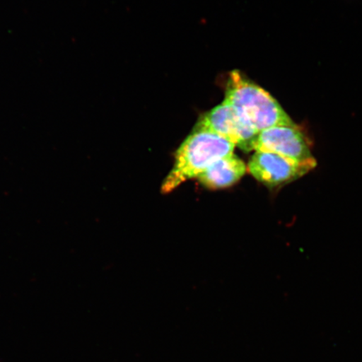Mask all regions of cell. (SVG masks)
I'll return each mask as SVG.
<instances>
[{
    "mask_svg": "<svg viewBox=\"0 0 362 362\" xmlns=\"http://www.w3.org/2000/svg\"><path fill=\"white\" fill-rule=\"evenodd\" d=\"M224 103L257 133L275 126H296L269 93L243 78L238 71L230 75Z\"/></svg>",
    "mask_w": 362,
    "mask_h": 362,
    "instance_id": "1",
    "label": "cell"
},
{
    "mask_svg": "<svg viewBox=\"0 0 362 362\" xmlns=\"http://www.w3.org/2000/svg\"><path fill=\"white\" fill-rule=\"evenodd\" d=\"M246 171L244 162L233 155L214 163L197 179L207 188L223 189L238 182Z\"/></svg>",
    "mask_w": 362,
    "mask_h": 362,
    "instance_id": "6",
    "label": "cell"
},
{
    "mask_svg": "<svg viewBox=\"0 0 362 362\" xmlns=\"http://www.w3.org/2000/svg\"><path fill=\"white\" fill-rule=\"evenodd\" d=\"M252 149L277 153L301 164H316L305 135L297 126H275L257 136Z\"/></svg>",
    "mask_w": 362,
    "mask_h": 362,
    "instance_id": "3",
    "label": "cell"
},
{
    "mask_svg": "<svg viewBox=\"0 0 362 362\" xmlns=\"http://www.w3.org/2000/svg\"><path fill=\"white\" fill-rule=\"evenodd\" d=\"M316 164H301L268 151H256L248 164L250 174L269 187L292 182L315 169Z\"/></svg>",
    "mask_w": 362,
    "mask_h": 362,
    "instance_id": "4",
    "label": "cell"
},
{
    "mask_svg": "<svg viewBox=\"0 0 362 362\" xmlns=\"http://www.w3.org/2000/svg\"><path fill=\"white\" fill-rule=\"evenodd\" d=\"M235 147L219 135L194 130L176 152L175 165L162 185V192L170 193L185 181L197 178L214 163L234 155Z\"/></svg>",
    "mask_w": 362,
    "mask_h": 362,
    "instance_id": "2",
    "label": "cell"
},
{
    "mask_svg": "<svg viewBox=\"0 0 362 362\" xmlns=\"http://www.w3.org/2000/svg\"><path fill=\"white\" fill-rule=\"evenodd\" d=\"M196 130L208 131L219 135L246 151H252L253 143L259 135L240 119L232 107L224 102L204 115Z\"/></svg>",
    "mask_w": 362,
    "mask_h": 362,
    "instance_id": "5",
    "label": "cell"
}]
</instances>
